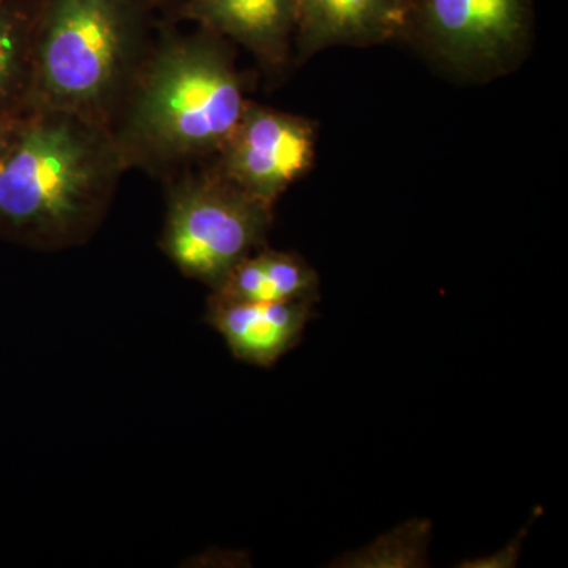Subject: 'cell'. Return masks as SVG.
<instances>
[{
    "label": "cell",
    "instance_id": "cell-1",
    "mask_svg": "<svg viewBox=\"0 0 568 568\" xmlns=\"http://www.w3.org/2000/svg\"><path fill=\"white\" fill-rule=\"evenodd\" d=\"M234 44L196 26L160 22L151 55L110 132L129 170L163 183L211 163L248 103V77L235 62Z\"/></svg>",
    "mask_w": 568,
    "mask_h": 568
},
{
    "label": "cell",
    "instance_id": "cell-2",
    "mask_svg": "<svg viewBox=\"0 0 568 568\" xmlns=\"http://www.w3.org/2000/svg\"><path fill=\"white\" fill-rule=\"evenodd\" d=\"M125 171L106 126L74 112L33 110L0 160V235L43 252L84 245Z\"/></svg>",
    "mask_w": 568,
    "mask_h": 568
},
{
    "label": "cell",
    "instance_id": "cell-3",
    "mask_svg": "<svg viewBox=\"0 0 568 568\" xmlns=\"http://www.w3.org/2000/svg\"><path fill=\"white\" fill-rule=\"evenodd\" d=\"M160 22L152 0H40L33 110L74 112L110 130Z\"/></svg>",
    "mask_w": 568,
    "mask_h": 568
},
{
    "label": "cell",
    "instance_id": "cell-4",
    "mask_svg": "<svg viewBox=\"0 0 568 568\" xmlns=\"http://www.w3.org/2000/svg\"><path fill=\"white\" fill-rule=\"evenodd\" d=\"M164 190L160 248L181 274L209 290H219L235 265L267 245L275 205L245 192L211 163L174 175Z\"/></svg>",
    "mask_w": 568,
    "mask_h": 568
},
{
    "label": "cell",
    "instance_id": "cell-5",
    "mask_svg": "<svg viewBox=\"0 0 568 568\" xmlns=\"http://www.w3.org/2000/svg\"><path fill=\"white\" fill-rule=\"evenodd\" d=\"M532 0H410L399 39L470 81L508 73L532 41Z\"/></svg>",
    "mask_w": 568,
    "mask_h": 568
},
{
    "label": "cell",
    "instance_id": "cell-6",
    "mask_svg": "<svg viewBox=\"0 0 568 568\" xmlns=\"http://www.w3.org/2000/svg\"><path fill=\"white\" fill-rule=\"evenodd\" d=\"M317 125L305 115L246 103L242 118L211 164L245 192L275 205L312 171Z\"/></svg>",
    "mask_w": 568,
    "mask_h": 568
},
{
    "label": "cell",
    "instance_id": "cell-7",
    "mask_svg": "<svg viewBox=\"0 0 568 568\" xmlns=\"http://www.w3.org/2000/svg\"><path fill=\"white\" fill-rule=\"evenodd\" d=\"M170 21L192 22L244 48L271 80L294 62L295 0H182Z\"/></svg>",
    "mask_w": 568,
    "mask_h": 568
},
{
    "label": "cell",
    "instance_id": "cell-8",
    "mask_svg": "<svg viewBox=\"0 0 568 568\" xmlns=\"http://www.w3.org/2000/svg\"><path fill=\"white\" fill-rule=\"evenodd\" d=\"M315 306L312 301H231L211 293L204 320L237 361L271 368L298 345L315 317Z\"/></svg>",
    "mask_w": 568,
    "mask_h": 568
},
{
    "label": "cell",
    "instance_id": "cell-9",
    "mask_svg": "<svg viewBox=\"0 0 568 568\" xmlns=\"http://www.w3.org/2000/svg\"><path fill=\"white\" fill-rule=\"evenodd\" d=\"M396 0H295L294 62L334 47L366 48L399 39Z\"/></svg>",
    "mask_w": 568,
    "mask_h": 568
},
{
    "label": "cell",
    "instance_id": "cell-10",
    "mask_svg": "<svg viewBox=\"0 0 568 568\" xmlns=\"http://www.w3.org/2000/svg\"><path fill=\"white\" fill-rule=\"evenodd\" d=\"M211 293L231 301H312L317 304L321 280L301 254L264 245L235 265L222 286Z\"/></svg>",
    "mask_w": 568,
    "mask_h": 568
},
{
    "label": "cell",
    "instance_id": "cell-11",
    "mask_svg": "<svg viewBox=\"0 0 568 568\" xmlns=\"http://www.w3.org/2000/svg\"><path fill=\"white\" fill-rule=\"evenodd\" d=\"M40 0H0V114L33 111V40Z\"/></svg>",
    "mask_w": 568,
    "mask_h": 568
},
{
    "label": "cell",
    "instance_id": "cell-12",
    "mask_svg": "<svg viewBox=\"0 0 568 568\" xmlns=\"http://www.w3.org/2000/svg\"><path fill=\"white\" fill-rule=\"evenodd\" d=\"M428 540L429 523L416 519L379 538L372 547L346 556L343 562L349 567H422Z\"/></svg>",
    "mask_w": 568,
    "mask_h": 568
},
{
    "label": "cell",
    "instance_id": "cell-13",
    "mask_svg": "<svg viewBox=\"0 0 568 568\" xmlns=\"http://www.w3.org/2000/svg\"><path fill=\"white\" fill-rule=\"evenodd\" d=\"M26 118L28 115L0 114V160L9 152L11 144L17 140Z\"/></svg>",
    "mask_w": 568,
    "mask_h": 568
},
{
    "label": "cell",
    "instance_id": "cell-14",
    "mask_svg": "<svg viewBox=\"0 0 568 568\" xmlns=\"http://www.w3.org/2000/svg\"><path fill=\"white\" fill-rule=\"evenodd\" d=\"M519 541H521V536H519L510 547L504 549L500 555L491 556V558L488 559L476 560V562L484 564H477V566L474 567H506L504 562H507V567L515 566L518 559Z\"/></svg>",
    "mask_w": 568,
    "mask_h": 568
},
{
    "label": "cell",
    "instance_id": "cell-15",
    "mask_svg": "<svg viewBox=\"0 0 568 568\" xmlns=\"http://www.w3.org/2000/svg\"><path fill=\"white\" fill-rule=\"evenodd\" d=\"M153 6H155L156 11H159L160 14H162V18H166V20H170L171 17H173V13L175 9H178L179 3L182 2V0H152Z\"/></svg>",
    "mask_w": 568,
    "mask_h": 568
},
{
    "label": "cell",
    "instance_id": "cell-16",
    "mask_svg": "<svg viewBox=\"0 0 568 568\" xmlns=\"http://www.w3.org/2000/svg\"><path fill=\"white\" fill-rule=\"evenodd\" d=\"M399 7H402L403 13H406L407 7H409L410 0H396Z\"/></svg>",
    "mask_w": 568,
    "mask_h": 568
}]
</instances>
